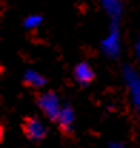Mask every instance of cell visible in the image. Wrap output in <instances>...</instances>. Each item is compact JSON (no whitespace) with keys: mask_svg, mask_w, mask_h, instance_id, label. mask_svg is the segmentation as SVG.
<instances>
[{"mask_svg":"<svg viewBox=\"0 0 140 148\" xmlns=\"http://www.w3.org/2000/svg\"><path fill=\"white\" fill-rule=\"evenodd\" d=\"M101 7L104 9V12L112 17V19H120L122 12H123V3L122 0H100Z\"/></svg>","mask_w":140,"mask_h":148,"instance_id":"ba28073f","label":"cell"},{"mask_svg":"<svg viewBox=\"0 0 140 148\" xmlns=\"http://www.w3.org/2000/svg\"><path fill=\"white\" fill-rule=\"evenodd\" d=\"M43 23V16L42 14H29L23 20V27L27 30H34Z\"/></svg>","mask_w":140,"mask_h":148,"instance_id":"9c48e42d","label":"cell"},{"mask_svg":"<svg viewBox=\"0 0 140 148\" xmlns=\"http://www.w3.org/2000/svg\"><path fill=\"white\" fill-rule=\"evenodd\" d=\"M73 122H74V111L70 103H64L60 108L59 116H57V124L60 130L64 134H70L73 131Z\"/></svg>","mask_w":140,"mask_h":148,"instance_id":"5b68a950","label":"cell"},{"mask_svg":"<svg viewBox=\"0 0 140 148\" xmlns=\"http://www.w3.org/2000/svg\"><path fill=\"white\" fill-rule=\"evenodd\" d=\"M107 147H109V148H123V147H124V143L110 141V143H107Z\"/></svg>","mask_w":140,"mask_h":148,"instance_id":"30bf717a","label":"cell"},{"mask_svg":"<svg viewBox=\"0 0 140 148\" xmlns=\"http://www.w3.org/2000/svg\"><path fill=\"white\" fill-rule=\"evenodd\" d=\"M73 75H74V79L77 81V84L82 85V86L90 85L94 79V71L87 62H80V63H77V65L74 66Z\"/></svg>","mask_w":140,"mask_h":148,"instance_id":"8992f818","label":"cell"},{"mask_svg":"<svg viewBox=\"0 0 140 148\" xmlns=\"http://www.w3.org/2000/svg\"><path fill=\"white\" fill-rule=\"evenodd\" d=\"M101 52L110 58V59H117L122 50V43H120V29H119V20L112 19L109 35L101 40L100 43Z\"/></svg>","mask_w":140,"mask_h":148,"instance_id":"6da1fadb","label":"cell"},{"mask_svg":"<svg viewBox=\"0 0 140 148\" xmlns=\"http://www.w3.org/2000/svg\"><path fill=\"white\" fill-rule=\"evenodd\" d=\"M136 55H137V60H139V63H140V38L137 39V42H136Z\"/></svg>","mask_w":140,"mask_h":148,"instance_id":"8fae6325","label":"cell"},{"mask_svg":"<svg viewBox=\"0 0 140 148\" xmlns=\"http://www.w3.org/2000/svg\"><path fill=\"white\" fill-rule=\"evenodd\" d=\"M123 79L130 92V98L136 109L140 111V75L132 66H123Z\"/></svg>","mask_w":140,"mask_h":148,"instance_id":"3957f363","label":"cell"},{"mask_svg":"<svg viewBox=\"0 0 140 148\" xmlns=\"http://www.w3.org/2000/svg\"><path fill=\"white\" fill-rule=\"evenodd\" d=\"M37 105H39V108L43 111V114L46 115L50 121H57V116H59L62 105H60L59 97L53 91L42 94L37 98Z\"/></svg>","mask_w":140,"mask_h":148,"instance_id":"7a4b0ae2","label":"cell"},{"mask_svg":"<svg viewBox=\"0 0 140 148\" xmlns=\"http://www.w3.org/2000/svg\"><path fill=\"white\" fill-rule=\"evenodd\" d=\"M23 130H24L26 137L30 141H42V140H45L47 134L45 124L37 118H27L23 124Z\"/></svg>","mask_w":140,"mask_h":148,"instance_id":"277c9868","label":"cell"},{"mask_svg":"<svg viewBox=\"0 0 140 148\" xmlns=\"http://www.w3.org/2000/svg\"><path fill=\"white\" fill-rule=\"evenodd\" d=\"M23 82L26 84V85H29V86H32V88H36V89H39V88H43L45 85H46V78L43 76V75H40L39 72H36V71H33V69H27L24 73H23Z\"/></svg>","mask_w":140,"mask_h":148,"instance_id":"52a82bcc","label":"cell"}]
</instances>
